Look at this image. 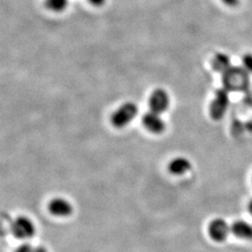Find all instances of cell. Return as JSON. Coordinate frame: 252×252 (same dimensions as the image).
I'll use <instances>...</instances> for the list:
<instances>
[{
    "label": "cell",
    "instance_id": "6da1fadb",
    "mask_svg": "<svg viewBox=\"0 0 252 252\" xmlns=\"http://www.w3.org/2000/svg\"><path fill=\"white\" fill-rule=\"evenodd\" d=\"M138 108L135 103L126 102L114 111L111 115V124L117 128H123L129 125L137 115Z\"/></svg>",
    "mask_w": 252,
    "mask_h": 252
},
{
    "label": "cell",
    "instance_id": "7a4b0ae2",
    "mask_svg": "<svg viewBox=\"0 0 252 252\" xmlns=\"http://www.w3.org/2000/svg\"><path fill=\"white\" fill-rule=\"evenodd\" d=\"M11 232L19 239H28L36 233L33 221L27 217L16 218L11 224Z\"/></svg>",
    "mask_w": 252,
    "mask_h": 252
},
{
    "label": "cell",
    "instance_id": "3957f363",
    "mask_svg": "<svg viewBox=\"0 0 252 252\" xmlns=\"http://www.w3.org/2000/svg\"><path fill=\"white\" fill-rule=\"evenodd\" d=\"M228 107H229V95L227 91L223 89L217 91L215 97L212 100L209 108L211 117L216 121L220 120L224 116Z\"/></svg>",
    "mask_w": 252,
    "mask_h": 252
},
{
    "label": "cell",
    "instance_id": "277c9868",
    "mask_svg": "<svg viewBox=\"0 0 252 252\" xmlns=\"http://www.w3.org/2000/svg\"><path fill=\"white\" fill-rule=\"evenodd\" d=\"M230 233H232L231 226L223 219H215L208 225L209 236L213 241L218 243L224 242Z\"/></svg>",
    "mask_w": 252,
    "mask_h": 252
},
{
    "label": "cell",
    "instance_id": "5b68a950",
    "mask_svg": "<svg viewBox=\"0 0 252 252\" xmlns=\"http://www.w3.org/2000/svg\"><path fill=\"white\" fill-rule=\"evenodd\" d=\"M170 105V98L167 92L163 89L153 91L149 98V107L153 112L161 114L164 112Z\"/></svg>",
    "mask_w": 252,
    "mask_h": 252
},
{
    "label": "cell",
    "instance_id": "8992f818",
    "mask_svg": "<svg viewBox=\"0 0 252 252\" xmlns=\"http://www.w3.org/2000/svg\"><path fill=\"white\" fill-rule=\"evenodd\" d=\"M143 125L147 130L154 134H160L165 129V123L159 113L150 110L143 116Z\"/></svg>",
    "mask_w": 252,
    "mask_h": 252
},
{
    "label": "cell",
    "instance_id": "52a82bcc",
    "mask_svg": "<svg viewBox=\"0 0 252 252\" xmlns=\"http://www.w3.org/2000/svg\"><path fill=\"white\" fill-rule=\"evenodd\" d=\"M49 210L54 216L67 217L72 214L73 207L67 200L57 197L50 202Z\"/></svg>",
    "mask_w": 252,
    "mask_h": 252
},
{
    "label": "cell",
    "instance_id": "ba28073f",
    "mask_svg": "<svg viewBox=\"0 0 252 252\" xmlns=\"http://www.w3.org/2000/svg\"><path fill=\"white\" fill-rule=\"evenodd\" d=\"M232 234L244 240H252V225L242 220H236L231 225Z\"/></svg>",
    "mask_w": 252,
    "mask_h": 252
},
{
    "label": "cell",
    "instance_id": "9c48e42d",
    "mask_svg": "<svg viewBox=\"0 0 252 252\" xmlns=\"http://www.w3.org/2000/svg\"><path fill=\"white\" fill-rule=\"evenodd\" d=\"M191 168V162H189L187 158L184 157H178L173 159L168 164L169 172L173 175H184L189 171Z\"/></svg>",
    "mask_w": 252,
    "mask_h": 252
},
{
    "label": "cell",
    "instance_id": "30bf717a",
    "mask_svg": "<svg viewBox=\"0 0 252 252\" xmlns=\"http://www.w3.org/2000/svg\"><path fill=\"white\" fill-rule=\"evenodd\" d=\"M212 64H213V67L216 69L217 71H223L229 66L230 60L225 54H218L213 58Z\"/></svg>",
    "mask_w": 252,
    "mask_h": 252
},
{
    "label": "cell",
    "instance_id": "8fae6325",
    "mask_svg": "<svg viewBox=\"0 0 252 252\" xmlns=\"http://www.w3.org/2000/svg\"><path fill=\"white\" fill-rule=\"evenodd\" d=\"M68 0H45L46 8L54 12H61L66 9Z\"/></svg>",
    "mask_w": 252,
    "mask_h": 252
},
{
    "label": "cell",
    "instance_id": "7c38bea8",
    "mask_svg": "<svg viewBox=\"0 0 252 252\" xmlns=\"http://www.w3.org/2000/svg\"><path fill=\"white\" fill-rule=\"evenodd\" d=\"M242 63L245 69L252 73V54H246L242 58Z\"/></svg>",
    "mask_w": 252,
    "mask_h": 252
},
{
    "label": "cell",
    "instance_id": "4fadbf2b",
    "mask_svg": "<svg viewBox=\"0 0 252 252\" xmlns=\"http://www.w3.org/2000/svg\"><path fill=\"white\" fill-rule=\"evenodd\" d=\"M33 248L29 244L25 243L21 245L14 252H32Z\"/></svg>",
    "mask_w": 252,
    "mask_h": 252
},
{
    "label": "cell",
    "instance_id": "5bb4252c",
    "mask_svg": "<svg viewBox=\"0 0 252 252\" xmlns=\"http://www.w3.org/2000/svg\"><path fill=\"white\" fill-rule=\"evenodd\" d=\"M239 1L240 0H221V2L227 6V7H231V8H234L236 7L238 4H239Z\"/></svg>",
    "mask_w": 252,
    "mask_h": 252
},
{
    "label": "cell",
    "instance_id": "9a60e30c",
    "mask_svg": "<svg viewBox=\"0 0 252 252\" xmlns=\"http://www.w3.org/2000/svg\"><path fill=\"white\" fill-rule=\"evenodd\" d=\"M105 1L106 0H89V2H90L92 5H94V6H101V5H103L104 3H105Z\"/></svg>",
    "mask_w": 252,
    "mask_h": 252
},
{
    "label": "cell",
    "instance_id": "2e32d148",
    "mask_svg": "<svg viewBox=\"0 0 252 252\" xmlns=\"http://www.w3.org/2000/svg\"><path fill=\"white\" fill-rule=\"evenodd\" d=\"M32 252H47L46 249L42 248V247H37V248H34L32 250Z\"/></svg>",
    "mask_w": 252,
    "mask_h": 252
},
{
    "label": "cell",
    "instance_id": "e0dca14e",
    "mask_svg": "<svg viewBox=\"0 0 252 252\" xmlns=\"http://www.w3.org/2000/svg\"><path fill=\"white\" fill-rule=\"evenodd\" d=\"M248 209H249L250 214L252 216V199L250 201V203H249V205H248Z\"/></svg>",
    "mask_w": 252,
    "mask_h": 252
}]
</instances>
